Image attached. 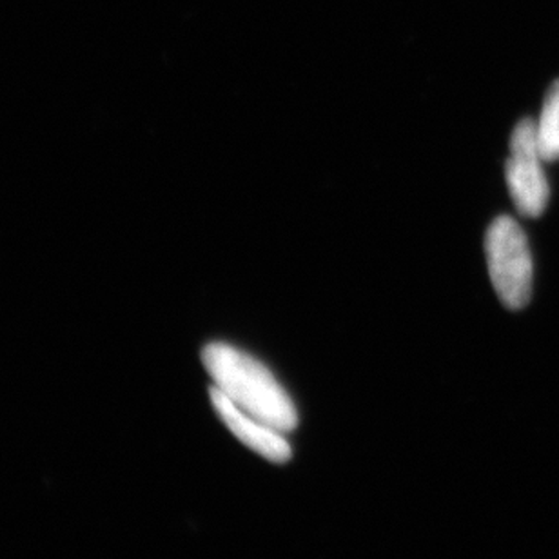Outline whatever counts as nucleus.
<instances>
[{"label": "nucleus", "instance_id": "nucleus-3", "mask_svg": "<svg viewBox=\"0 0 559 559\" xmlns=\"http://www.w3.org/2000/svg\"><path fill=\"white\" fill-rule=\"evenodd\" d=\"M544 162L539 153L536 122L523 119L512 131L506 178L512 202L520 215L527 218L544 215L549 204L550 188L545 177Z\"/></svg>", "mask_w": 559, "mask_h": 559}, {"label": "nucleus", "instance_id": "nucleus-2", "mask_svg": "<svg viewBox=\"0 0 559 559\" xmlns=\"http://www.w3.org/2000/svg\"><path fill=\"white\" fill-rule=\"evenodd\" d=\"M490 282L503 306L523 309L533 293V257L522 226L512 216H498L485 237Z\"/></svg>", "mask_w": 559, "mask_h": 559}, {"label": "nucleus", "instance_id": "nucleus-4", "mask_svg": "<svg viewBox=\"0 0 559 559\" xmlns=\"http://www.w3.org/2000/svg\"><path fill=\"white\" fill-rule=\"evenodd\" d=\"M210 394L216 415L221 416L222 421L227 425V429L231 430L243 445H248L251 451L270 462H289L290 445L289 441L285 440L282 430L248 415L246 411L240 409L233 404L231 400L224 396L218 389L211 388Z\"/></svg>", "mask_w": 559, "mask_h": 559}, {"label": "nucleus", "instance_id": "nucleus-5", "mask_svg": "<svg viewBox=\"0 0 559 559\" xmlns=\"http://www.w3.org/2000/svg\"><path fill=\"white\" fill-rule=\"evenodd\" d=\"M536 135L544 160H559V81L547 92L542 115L536 122Z\"/></svg>", "mask_w": 559, "mask_h": 559}, {"label": "nucleus", "instance_id": "nucleus-1", "mask_svg": "<svg viewBox=\"0 0 559 559\" xmlns=\"http://www.w3.org/2000/svg\"><path fill=\"white\" fill-rule=\"evenodd\" d=\"M205 371L233 404L265 424L290 432L298 425L295 404L275 374L254 356L224 342H213L202 350Z\"/></svg>", "mask_w": 559, "mask_h": 559}]
</instances>
